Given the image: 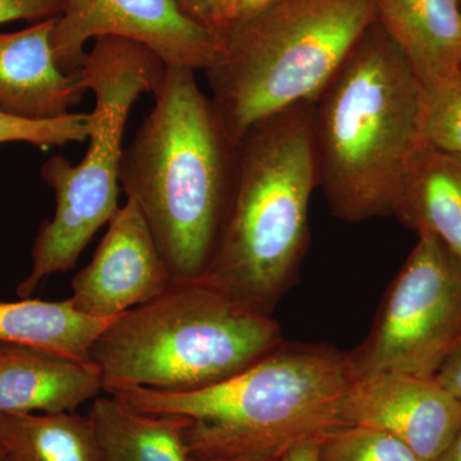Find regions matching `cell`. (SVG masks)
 <instances>
[{"label": "cell", "mask_w": 461, "mask_h": 461, "mask_svg": "<svg viewBox=\"0 0 461 461\" xmlns=\"http://www.w3.org/2000/svg\"><path fill=\"white\" fill-rule=\"evenodd\" d=\"M87 417L100 461H190L186 418L149 414L111 395L94 400Z\"/></svg>", "instance_id": "cell-16"}, {"label": "cell", "mask_w": 461, "mask_h": 461, "mask_svg": "<svg viewBox=\"0 0 461 461\" xmlns=\"http://www.w3.org/2000/svg\"><path fill=\"white\" fill-rule=\"evenodd\" d=\"M421 96L420 78L375 20L313 103L318 186L335 217L393 213L421 147Z\"/></svg>", "instance_id": "cell-3"}, {"label": "cell", "mask_w": 461, "mask_h": 461, "mask_svg": "<svg viewBox=\"0 0 461 461\" xmlns=\"http://www.w3.org/2000/svg\"><path fill=\"white\" fill-rule=\"evenodd\" d=\"M239 144L195 71L167 66L154 105L123 149L120 182L135 200L173 280L204 275L229 211Z\"/></svg>", "instance_id": "cell-2"}, {"label": "cell", "mask_w": 461, "mask_h": 461, "mask_svg": "<svg viewBox=\"0 0 461 461\" xmlns=\"http://www.w3.org/2000/svg\"><path fill=\"white\" fill-rule=\"evenodd\" d=\"M191 461V460H190Z\"/></svg>", "instance_id": "cell-28"}, {"label": "cell", "mask_w": 461, "mask_h": 461, "mask_svg": "<svg viewBox=\"0 0 461 461\" xmlns=\"http://www.w3.org/2000/svg\"><path fill=\"white\" fill-rule=\"evenodd\" d=\"M420 135L424 147L461 160V72L423 86Z\"/></svg>", "instance_id": "cell-19"}, {"label": "cell", "mask_w": 461, "mask_h": 461, "mask_svg": "<svg viewBox=\"0 0 461 461\" xmlns=\"http://www.w3.org/2000/svg\"><path fill=\"white\" fill-rule=\"evenodd\" d=\"M284 342L272 315L202 276L173 281L156 299L113 318L89 360L105 393L120 387L190 393L233 377Z\"/></svg>", "instance_id": "cell-5"}, {"label": "cell", "mask_w": 461, "mask_h": 461, "mask_svg": "<svg viewBox=\"0 0 461 461\" xmlns=\"http://www.w3.org/2000/svg\"><path fill=\"white\" fill-rule=\"evenodd\" d=\"M321 441H308L291 448L277 461H320Z\"/></svg>", "instance_id": "cell-26"}, {"label": "cell", "mask_w": 461, "mask_h": 461, "mask_svg": "<svg viewBox=\"0 0 461 461\" xmlns=\"http://www.w3.org/2000/svg\"><path fill=\"white\" fill-rule=\"evenodd\" d=\"M167 66L153 50L129 39H95L84 65L76 69L85 89L95 94L90 112L89 148L78 165L50 157L41 177L54 190L56 213L41 224L33 241L32 271L18 285L29 297L54 273L75 268L91 239L118 211L124 127L142 94L156 93Z\"/></svg>", "instance_id": "cell-7"}, {"label": "cell", "mask_w": 461, "mask_h": 461, "mask_svg": "<svg viewBox=\"0 0 461 461\" xmlns=\"http://www.w3.org/2000/svg\"><path fill=\"white\" fill-rule=\"evenodd\" d=\"M115 36L153 50L166 66L206 71L221 56L220 33L187 16L175 0H65L51 32L58 67L84 65L90 39Z\"/></svg>", "instance_id": "cell-9"}, {"label": "cell", "mask_w": 461, "mask_h": 461, "mask_svg": "<svg viewBox=\"0 0 461 461\" xmlns=\"http://www.w3.org/2000/svg\"><path fill=\"white\" fill-rule=\"evenodd\" d=\"M0 461H100L89 417L0 412Z\"/></svg>", "instance_id": "cell-18"}, {"label": "cell", "mask_w": 461, "mask_h": 461, "mask_svg": "<svg viewBox=\"0 0 461 461\" xmlns=\"http://www.w3.org/2000/svg\"><path fill=\"white\" fill-rule=\"evenodd\" d=\"M91 262L72 280L69 303L96 320H113L150 300L173 284L141 209L127 199L109 221Z\"/></svg>", "instance_id": "cell-10"}, {"label": "cell", "mask_w": 461, "mask_h": 461, "mask_svg": "<svg viewBox=\"0 0 461 461\" xmlns=\"http://www.w3.org/2000/svg\"><path fill=\"white\" fill-rule=\"evenodd\" d=\"M90 113H69L54 120H25L0 112V145L26 142L41 149L63 147L89 138Z\"/></svg>", "instance_id": "cell-21"}, {"label": "cell", "mask_w": 461, "mask_h": 461, "mask_svg": "<svg viewBox=\"0 0 461 461\" xmlns=\"http://www.w3.org/2000/svg\"><path fill=\"white\" fill-rule=\"evenodd\" d=\"M432 378L461 402V345L439 366Z\"/></svg>", "instance_id": "cell-25"}, {"label": "cell", "mask_w": 461, "mask_h": 461, "mask_svg": "<svg viewBox=\"0 0 461 461\" xmlns=\"http://www.w3.org/2000/svg\"><path fill=\"white\" fill-rule=\"evenodd\" d=\"M375 18L423 86L461 72V0H375Z\"/></svg>", "instance_id": "cell-14"}, {"label": "cell", "mask_w": 461, "mask_h": 461, "mask_svg": "<svg viewBox=\"0 0 461 461\" xmlns=\"http://www.w3.org/2000/svg\"><path fill=\"white\" fill-rule=\"evenodd\" d=\"M175 2L187 16L217 32L222 0H175Z\"/></svg>", "instance_id": "cell-24"}, {"label": "cell", "mask_w": 461, "mask_h": 461, "mask_svg": "<svg viewBox=\"0 0 461 461\" xmlns=\"http://www.w3.org/2000/svg\"><path fill=\"white\" fill-rule=\"evenodd\" d=\"M418 235L371 333L350 353L357 377L396 372L432 378L461 345V260L436 236Z\"/></svg>", "instance_id": "cell-8"}, {"label": "cell", "mask_w": 461, "mask_h": 461, "mask_svg": "<svg viewBox=\"0 0 461 461\" xmlns=\"http://www.w3.org/2000/svg\"><path fill=\"white\" fill-rule=\"evenodd\" d=\"M435 461H461V427L453 442Z\"/></svg>", "instance_id": "cell-27"}, {"label": "cell", "mask_w": 461, "mask_h": 461, "mask_svg": "<svg viewBox=\"0 0 461 461\" xmlns=\"http://www.w3.org/2000/svg\"><path fill=\"white\" fill-rule=\"evenodd\" d=\"M112 320H96L76 311L69 300L38 299L0 303V342L35 346L89 360L96 338Z\"/></svg>", "instance_id": "cell-17"}, {"label": "cell", "mask_w": 461, "mask_h": 461, "mask_svg": "<svg viewBox=\"0 0 461 461\" xmlns=\"http://www.w3.org/2000/svg\"><path fill=\"white\" fill-rule=\"evenodd\" d=\"M341 415L346 426L382 430L435 461L460 429L461 402L433 378L379 372L354 379Z\"/></svg>", "instance_id": "cell-11"}, {"label": "cell", "mask_w": 461, "mask_h": 461, "mask_svg": "<svg viewBox=\"0 0 461 461\" xmlns=\"http://www.w3.org/2000/svg\"><path fill=\"white\" fill-rule=\"evenodd\" d=\"M355 378L350 353L284 342L245 371L202 390L120 387L107 393L149 414L186 418L191 461H277L346 426L342 402Z\"/></svg>", "instance_id": "cell-1"}, {"label": "cell", "mask_w": 461, "mask_h": 461, "mask_svg": "<svg viewBox=\"0 0 461 461\" xmlns=\"http://www.w3.org/2000/svg\"><path fill=\"white\" fill-rule=\"evenodd\" d=\"M103 388L90 360L0 342V412H75Z\"/></svg>", "instance_id": "cell-13"}, {"label": "cell", "mask_w": 461, "mask_h": 461, "mask_svg": "<svg viewBox=\"0 0 461 461\" xmlns=\"http://www.w3.org/2000/svg\"><path fill=\"white\" fill-rule=\"evenodd\" d=\"M57 17L14 32H0V112L25 120L72 113L86 89L77 71L65 74L51 48Z\"/></svg>", "instance_id": "cell-12"}, {"label": "cell", "mask_w": 461, "mask_h": 461, "mask_svg": "<svg viewBox=\"0 0 461 461\" xmlns=\"http://www.w3.org/2000/svg\"><path fill=\"white\" fill-rule=\"evenodd\" d=\"M65 0H0V25L12 21H32L59 17Z\"/></svg>", "instance_id": "cell-22"}, {"label": "cell", "mask_w": 461, "mask_h": 461, "mask_svg": "<svg viewBox=\"0 0 461 461\" xmlns=\"http://www.w3.org/2000/svg\"><path fill=\"white\" fill-rule=\"evenodd\" d=\"M375 20V0H277L222 27L221 56L205 74L232 140L320 98Z\"/></svg>", "instance_id": "cell-6"}, {"label": "cell", "mask_w": 461, "mask_h": 461, "mask_svg": "<svg viewBox=\"0 0 461 461\" xmlns=\"http://www.w3.org/2000/svg\"><path fill=\"white\" fill-rule=\"evenodd\" d=\"M275 2L277 0H222L217 32L229 23L250 16Z\"/></svg>", "instance_id": "cell-23"}, {"label": "cell", "mask_w": 461, "mask_h": 461, "mask_svg": "<svg viewBox=\"0 0 461 461\" xmlns=\"http://www.w3.org/2000/svg\"><path fill=\"white\" fill-rule=\"evenodd\" d=\"M393 214L418 233L436 236L461 260V160L421 145Z\"/></svg>", "instance_id": "cell-15"}, {"label": "cell", "mask_w": 461, "mask_h": 461, "mask_svg": "<svg viewBox=\"0 0 461 461\" xmlns=\"http://www.w3.org/2000/svg\"><path fill=\"white\" fill-rule=\"evenodd\" d=\"M315 186L313 103L254 124L239 142L229 211L203 276L272 315L308 249Z\"/></svg>", "instance_id": "cell-4"}, {"label": "cell", "mask_w": 461, "mask_h": 461, "mask_svg": "<svg viewBox=\"0 0 461 461\" xmlns=\"http://www.w3.org/2000/svg\"><path fill=\"white\" fill-rule=\"evenodd\" d=\"M320 461H421L411 448L382 430L345 426L321 441Z\"/></svg>", "instance_id": "cell-20"}]
</instances>
